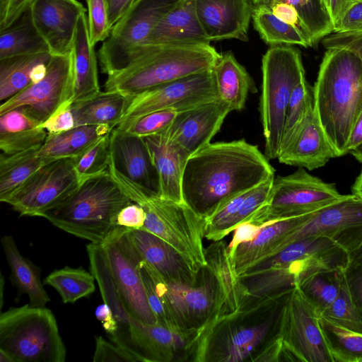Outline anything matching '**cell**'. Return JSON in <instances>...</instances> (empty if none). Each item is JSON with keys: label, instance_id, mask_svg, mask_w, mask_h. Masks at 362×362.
I'll use <instances>...</instances> for the list:
<instances>
[{"label": "cell", "instance_id": "cell-1", "mask_svg": "<svg viewBox=\"0 0 362 362\" xmlns=\"http://www.w3.org/2000/svg\"><path fill=\"white\" fill-rule=\"evenodd\" d=\"M269 160L245 139L210 143L187 160L182 182L185 204L209 216L233 196L274 177Z\"/></svg>", "mask_w": 362, "mask_h": 362}, {"label": "cell", "instance_id": "cell-2", "mask_svg": "<svg viewBox=\"0 0 362 362\" xmlns=\"http://www.w3.org/2000/svg\"><path fill=\"white\" fill-rule=\"evenodd\" d=\"M291 290L249 296L238 310L221 317L199 338L193 361H252L276 336L282 307Z\"/></svg>", "mask_w": 362, "mask_h": 362}, {"label": "cell", "instance_id": "cell-3", "mask_svg": "<svg viewBox=\"0 0 362 362\" xmlns=\"http://www.w3.org/2000/svg\"><path fill=\"white\" fill-rule=\"evenodd\" d=\"M313 107L337 157L348 153L351 132L362 112V61L356 54L327 49L313 88Z\"/></svg>", "mask_w": 362, "mask_h": 362}, {"label": "cell", "instance_id": "cell-4", "mask_svg": "<svg viewBox=\"0 0 362 362\" xmlns=\"http://www.w3.org/2000/svg\"><path fill=\"white\" fill-rule=\"evenodd\" d=\"M221 55L211 45L146 44L123 69L107 76L105 90L132 98L153 87L211 70Z\"/></svg>", "mask_w": 362, "mask_h": 362}, {"label": "cell", "instance_id": "cell-5", "mask_svg": "<svg viewBox=\"0 0 362 362\" xmlns=\"http://www.w3.org/2000/svg\"><path fill=\"white\" fill-rule=\"evenodd\" d=\"M131 202L108 170L80 184L42 217L69 234L101 244L116 227L117 214Z\"/></svg>", "mask_w": 362, "mask_h": 362}, {"label": "cell", "instance_id": "cell-6", "mask_svg": "<svg viewBox=\"0 0 362 362\" xmlns=\"http://www.w3.org/2000/svg\"><path fill=\"white\" fill-rule=\"evenodd\" d=\"M109 172L124 194L144 208L146 220L141 230L157 235L173 246L196 272L206 264L203 245L205 217L186 204L161 198L158 193L122 175L112 165Z\"/></svg>", "mask_w": 362, "mask_h": 362}, {"label": "cell", "instance_id": "cell-7", "mask_svg": "<svg viewBox=\"0 0 362 362\" xmlns=\"http://www.w3.org/2000/svg\"><path fill=\"white\" fill-rule=\"evenodd\" d=\"M262 76L259 110L264 155L272 160L279 156L292 92L305 78L299 51L291 45L271 46L262 57Z\"/></svg>", "mask_w": 362, "mask_h": 362}, {"label": "cell", "instance_id": "cell-8", "mask_svg": "<svg viewBox=\"0 0 362 362\" xmlns=\"http://www.w3.org/2000/svg\"><path fill=\"white\" fill-rule=\"evenodd\" d=\"M0 350L12 362H64L66 356L52 310L29 304L1 313Z\"/></svg>", "mask_w": 362, "mask_h": 362}, {"label": "cell", "instance_id": "cell-9", "mask_svg": "<svg viewBox=\"0 0 362 362\" xmlns=\"http://www.w3.org/2000/svg\"><path fill=\"white\" fill-rule=\"evenodd\" d=\"M344 197L334 185L309 174L303 168L274 177L269 199L248 221L260 226L318 211Z\"/></svg>", "mask_w": 362, "mask_h": 362}, {"label": "cell", "instance_id": "cell-10", "mask_svg": "<svg viewBox=\"0 0 362 362\" xmlns=\"http://www.w3.org/2000/svg\"><path fill=\"white\" fill-rule=\"evenodd\" d=\"M183 1L136 0L98 49L102 71L109 76L123 69L161 20Z\"/></svg>", "mask_w": 362, "mask_h": 362}, {"label": "cell", "instance_id": "cell-11", "mask_svg": "<svg viewBox=\"0 0 362 362\" xmlns=\"http://www.w3.org/2000/svg\"><path fill=\"white\" fill-rule=\"evenodd\" d=\"M320 316L299 286L287 294L277 336L289 361L333 362L320 327Z\"/></svg>", "mask_w": 362, "mask_h": 362}, {"label": "cell", "instance_id": "cell-12", "mask_svg": "<svg viewBox=\"0 0 362 362\" xmlns=\"http://www.w3.org/2000/svg\"><path fill=\"white\" fill-rule=\"evenodd\" d=\"M116 226L101 243L114 285L127 310L146 323H157L146 296L141 272L143 260L129 230Z\"/></svg>", "mask_w": 362, "mask_h": 362}, {"label": "cell", "instance_id": "cell-13", "mask_svg": "<svg viewBox=\"0 0 362 362\" xmlns=\"http://www.w3.org/2000/svg\"><path fill=\"white\" fill-rule=\"evenodd\" d=\"M78 185L74 158L52 160L33 173L5 203L21 216L42 217Z\"/></svg>", "mask_w": 362, "mask_h": 362}, {"label": "cell", "instance_id": "cell-14", "mask_svg": "<svg viewBox=\"0 0 362 362\" xmlns=\"http://www.w3.org/2000/svg\"><path fill=\"white\" fill-rule=\"evenodd\" d=\"M218 98L211 69L153 87L136 95L132 98L121 122L162 110L187 111Z\"/></svg>", "mask_w": 362, "mask_h": 362}, {"label": "cell", "instance_id": "cell-15", "mask_svg": "<svg viewBox=\"0 0 362 362\" xmlns=\"http://www.w3.org/2000/svg\"><path fill=\"white\" fill-rule=\"evenodd\" d=\"M74 94V73L71 52L52 55L45 77L1 103L0 115L23 107L42 123Z\"/></svg>", "mask_w": 362, "mask_h": 362}, {"label": "cell", "instance_id": "cell-16", "mask_svg": "<svg viewBox=\"0 0 362 362\" xmlns=\"http://www.w3.org/2000/svg\"><path fill=\"white\" fill-rule=\"evenodd\" d=\"M310 236L331 238L349 254L362 243V199L353 194H346L315 211L286 237L281 250L296 240Z\"/></svg>", "mask_w": 362, "mask_h": 362}, {"label": "cell", "instance_id": "cell-17", "mask_svg": "<svg viewBox=\"0 0 362 362\" xmlns=\"http://www.w3.org/2000/svg\"><path fill=\"white\" fill-rule=\"evenodd\" d=\"M29 8L51 54L70 53L78 21L86 12L83 5L77 0H34Z\"/></svg>", "mask_w": 362, "mask_h": 362}, {"label": "cell", "instance_id": "cell-18", "mask_svg": "<svg viewBox=\"0 0 362 362\" xmlns=\"http://www.w3.org/2000/svg\"><path fill=\"white\" fill-rule=\"evenodd\" d=\"M230 112L218 98L182 112L164 132L173 144L190 156L211 143Z\"/></svg>", "mask_w": 362, "mask_h": 362}, {"label": "cell", "instance_id": "cell-19", "mask_svg": "<svg viewBox=\"0 0 362 362\" xmlns=\"http://www.w3.org/2000/svg\"><path fill=\"white\" fill-rule=\"evenodd\" d=\"M337 157L314 111L310 110L305 119L279 149L280 163L309 170L324 166Z\"/></svg>", "mask_w": 362, "mask_h": 362}, {"label": "cell", "instance_id": "cell-20", "mask_svg": "<svg viewBox=\"0 0 362 362\" xmlns=\"http://www.w3.org/2000/svg\"><path fill=\"white\" fill-rule=\"evenodd\" d=\"M202 28L211 42L248 40L252 6L249 0H194Z\"/></svg>", "mask_w": 362, "mask_h": 362}, {"label": "cell", "instance_id": "cell-21", "mask_svg": "<svg viewBox=\"0 0 362 362\" xmlns=\"http://www.w3.org/2000/svg\"><path fill=\"white\" fill-rule=\"evenodd\" d=\"M110 165L139 185L158 193L157 171L142 137L115 127L110 134Z\"/></svg>", "mask_w": 362, "mask_h": 362}, {"label": "cell", "instance_id": "cell-22", "mask_svg": "<svg viewBox=\"0 0 362 362\" xmlns=\"http://www.w3.org/2000/svg\"><path fill=\"white\" fill-rule=\"evenodd\" d=\"M129 237L144 261L165 280L194 284L198 272L173 246L157 235L144 230H129Z\"/></svg>", "mask_w": 362, "mask_h": 362}, {"label": "cell", "instance_id": "cell-23", "mask_svg": "<svg viewBox=\"0 0 362 362\" xmlns=\"http://www.w3.org/2000/svg\"><path fill=\"white\" fill-rule=\"evenodd\" d=\"M313 213L268 223L253 240L240 244L230 257L235 276L239 278L255 264L279 252L286 237Z\"/></svg>", "mask_w": 362, "mask_h": 362}, {"label": "cell", "instance_id": "cell-24", "mask_svg": "<svg viewBox=\"0 0 362 362\" xmlns=\"http://www.w3.org/2000/svg\"><path fill=\"white\" fill-rule=\"evenodd\" d=\"M142 138L158 173V195L169 201L185 204L182 182L184 168L189 156L173 144L164 131Z\"/></svg>", "mask_w": 362, "mask_h": 362}, {"label": "cell", "instance_id": "cell-25", "mask_svg": "<svg viewBox=\"0 0 362 362\" xmlns=\"http://www.w3.org/2000/svg\"><path fill=\"white\" fill-rule=\"evenodd\" d=\"M146 44L211 45L198 18L194 0H185L170 11L153 30Z\"/></svg>", "mask_w": 362, "mask_h": 362}, {"label": "cell", "instance_id": "cell-26", "mask_svg": "<svg viewBox=\"0 0 362 362\" xmlns=\"http://www.w3.org/2000/svg\"><path fill=\"white\" fill-rule=\"evenodd\" d=\"M42 122L24 107L0 115V148L6 155L39 149L48 135Z\"/></svg>", "mask_w": 362, "mask_h": 362}, {"label": "cell", "instance_id": "cell-27", "mask_svg": "<svg viewBox=\"0 0 362 362\" xmlns=\"http://www.w3.org/2000/svg\"><path fill=\"white\" fill-rule=\"evenodd\" d=\"M71 55L74 73L73 103L98 95L100 88L97 56L89 37L86 13L79 17L74 37Z\"/></svg>", "mask_w": 362, "mask_h": 362}, {"label": "cell", "instance_id": "cell-28", "mask_svg": "<svg viewBox=\"0 0 362 362\" xmlns=\"http://www.w3.org/2000/svg\"><path fill=\"white\" fill-rule=\"evenodd\" d=\"M1 243L10 269L9 279L17 289L16 301L26 294L30 306L45 307L51 299L43 287L40 268L21 255L12 235H4Z\"/></svg>", "mask_w": 362, "mask_h": 362}, {"label": "cell", "instance_id": "cell-29", "mask_svg": "<svg viewBox=\"0 0 362 362\" xmlns=\"http://www.w3.org/2000/svg\"><path fill=\"white\" fill-rule=\"evenodd\" d=\"M113 129L107 124L81 125L61 133L48 134L37 155L48 160L77 158Z\"/></svg>", "mask_w": 362, "mask_h": 362}, {"label": "cell", "instance_id": "cell-30", "mask_svg": "<svg viewBox=\"0 0 362 362\" xmlns=\"http://www.w3.org/2000/svg\"><path fill=\"white\" fill-rule=\"evenodd\" d=\"M218 98L228 105L231 111L242 110L249 92L255 86L252 78L235 59L232 52L221 54L213 68Z\"/></svg>", "mask_w": 362, "mask_h": 362}, {"label": "cell", "instance_id": "cell-31", "mask_svg": "<svg viewBox=\"0 0 362 362\" xmlns=\"http://www.w3.org/2000/svg\"><path fill=\"white\" fill-rule=\"evenodd\" d=\"M131 100L119 92L105 90L90 99L72 103L76 127L107 124L115 128L121 122Z\"/></svg>", "mask_w": 362, "mask_h": 362}, {"label": "cell", "instance_id": "cell-32", "mask_svg": "<svg viewBox=\"0 0 362 362\" xmlns=\"http://www.w3.org/2000/svg\"><path fill=\"white\" fill-rule=\"evenodd\" d=\"M45 52H49V47L33 23L30 8L0 30V59Z\"/></svg>", "mask_w": 362, "mask_h": 362}, {"label": "cell", "instance_id": "cell-33", "mask_svg": "<svg viewBox=\"0 0 362 362\" xmlns=\"http://www.w3.org/2000/svg\"><path fill=\"white\" fill-rule=\"evenodd\" d=\"M49 52L21 55L0 59V100L1 103L16 95L32 83L35 68L48 64Z\"/></svg>", "mask_w": 362, "mask_h": 362}, {"label": "cell", "instance_id": "cell-34", "mask_svg": "<svg viewBox=\"0 0 362 362\" xmlns=\"http://www.w3.org/2000/svg\"><path fill=\"white\" fill-rule=\"evenodd\" d=\"M38 149L15 154L0 156V201L6 202L9 197L33 173L52 160L37 155Z\"/></svg>", "mask_w": 362, "mask_h": 362}, {"label": "cell", "instance_id": "cell-35", "mask_svg": "<svg viewBox=\"0 0 362 362\" xmlns=\"http://www.w3.org/2000/svg\"><path fill=\"white\" fill-rule=\"evenodd\" d=\"M252 20L255 29L267 45L313 46L295 27L276 16L271 8H253Z\"/></svg>", "mask_w": 362, "mask_h": 362}, {"label": "cell", "instance_id": "cell-36", "mask_svg": "<svg viewBox=\"0 0 362 362\" xmlns=\"http://www.w3.org/2000/svg\"><path fill=\"white\" fill-rule=\"evenodd\" d=\"M95 281L93 274L83 267L66 266L51 272L43 284L53 287L64 303H74L92 295L95 290Z\"/></svg>", "mask_w": 362, "mask_h": 362}, {"label": "cell", "instance_id": "cell-37", "mask_svg": "<svg viewBox=\"0 0 362 362\" xmlns=\"http://www.w3.org/2000/svg\"><path fill=\"white\" fill-rule=\"evenodd\" d=\"M320 324L333 362H362V334L320 316Z\"/></svg>", "mask_w": 362, "mask_h": 362}, {"label": "cell", "instance_id": "cell-38", "mask_svg": "<svg viewBox=\"0 0 362 362\" xmlns=\"http://www.w3.org/2000/svg\"><path fill=\"white\" fill-rule=\"evenodd\" d=\"M345 269L315 274L298 286L320 313L337 298L344 279Z\"/></svg>", "mask_w": 362, "mask_h": 362}, {"label": "cell", "instance_id": "cell-39", "mask_svg": "<svg viewBox=\"0 0 362 362\" xmlns=\"http://www.w3.org/2000/svg\"><path fill=\"white\" fill-rule=\"evenodd\" d=\"M276 2L289 4L296 9L313 43L333 33V23L322 0H276Z\"/></svg>", "mask_w": 362, "mask_h": 362}, {"label": "cell", "instance_id": "cell-40", "mask_svg": "<svg viewBox=\"0 0 362 362\" xmlns=\"http://www.w3.org/2000/svg\"><path fill=\"white\" fill-rule=\"evenodd\" d=\"M110 134L74 158V169L79 185L90 177L108 171L111 161Z\"/></svg>", "mask_w": 362, "mask_h": 362}, {"label": "cell", "instance_id": "cell-41", "mask_svg": "<svg viewBox=\"0 0 362 362\" xmlns=\"http://www.w3.org/2000/svg\"><path fill=\"white\" fill-rule=\"evenodd\" d=\"M321 315L341 327L362 334V317L349 293L345 273L337 298L322 312Z\"/></svg>", "mask_w": 362, "mask_h": 362}, {"label": "cell", "instance_id": "cell-42", "mask_svg": "<svg viewBox=\"0 0 362 362\" xmlns=\"http://www.w3.org/2000/svg\"><path fill=\"white\" fill-rule=\"evenodd\" d=\"M313 107V98L304 78L295 87L290 98L280 147L287 141Z\"/></svg>", "mask_w": 362, "mask_h": 362}, {"label": "cell", "instance_id": "cell-43", "mask_svg": "<svg viewBox=\"0 0 362 362\" xmlns=\"http://www.w3.org/2000/svg\"><path fill=\"white\" fill-rule=\"evenodd\" d=\"M181 112L175 109L155 111L132 120L122 122L116 127L134 135L145 137L165 130Z\"/></svg>", "mask_w": 362, "mask_h": 362}, {"label": "cell", "instance_id": "cell-44", "mask_svg": "<svg viewBox=\"0 0 362 362\" xmlns=\"http://www.w3.org/2000/svg\"><path fill=\"white\" fill-rule=\"evenodd\" d=\"M88 7V25L90 42L95 47L110 35L107 8L105 0H86Z\"/></svg>", "mask_w": 362, "mask_h": 362}, {"label": "cell", "instance_id": "cell-45", "mask_svg": "<svg viewBox=\"0 0 362 362\" xmlns=\"http://www.w3.org/2000/svg\"><path fill=\"white\" fill-rule=\"evenodd\" d=\"M94 362H137L140 360L131 352L110 342L102 336L95 337Z\"/></svg>", "mask_w": 362, "mask_h": 362}, {"label": "cell", "instance_id": "cell-46", "mask_svg": "<svg viewBox=\"0 0 362 362\" xmlns=\"http://www.w3.org/2000/svg\"><path fill=\"white\" fill-rule=\"evenodd\" d=\"M322 43L327 49H344L351 51L362 61V31L331 33L323 38Z\"/></svg>", "mask_w": 362, "mask_h": 362}, {"label": "cell", "instance_id": "cell-47", "mask_svg": "<svg viewBox=\"0 0 362 362\" xmlns=\"http://www.w3.org/2000/svg\"><path fill=\"white\" fill-rule=\"evenodd\" d=\"M69 101L61 106L51 117L42 124L48 134L68 131L76 127V122Z\"/></svg>", "mask_w": 362, "mask_h": 362}, {"label": "cell", "instance_id": "cell-48", "mask_svg": "<svg viewBox=\"0 0 362 362\" xmlns=\"http://www.w3.org/2000/svg\"><path fill=\"white\" fill-rule=\"evenodd\" d=\"M360 31H362V0H353L334 25L333 33Z\"/></svg>", "mask_w": 362, "mask_h": 362}, {"label": "cell", "instance_id": "cell-49", "mask_svg": "<svg viewBox=\"0 0 362 362\" xmlns=\"http://www.w3.org/2000/svg\"><path fill=\"white\" fill-rule=\"evenodd\" d=\"M146 220L144 208L135 202L124 206L117 214L115 226L127 229H142Z\"/></svg>", "mask_w": 362, "mask_h": 362}, {"label": "cell", "instance_id": "cell-50", "mask_svg": "<svg viewBox=\"0 0 362 362\" xmlns=\"http://www.w3.org/2000/svg\"><path fill=\"white\" fill-rule=\"evenodd\" d=\"M34 0H0V30L11 25Z\"/></svg>", "mask_w": 362, "mask_h": 362}, {"label": "cell", "instance_id": "cell-51", "mask_svg": "<svg viewBox=\"0 0 362 362\" xmlns=\"http://www.w3.org/2000/svg\"><path fill=\"white\" fill-rule=\"evenodd\" d=\"M345 279L352 300L362 317V264H349Z\"/></svg>", "mask_w": 362, "mask_h": 362}, {"label": "cell", "instance_id": "cell-52", "mask_svg": "<svg viewBox=\"0 0 362 362\" xmlns=\"http://www.w3.org/2000/svg\"><path fill=\"white\" fill-rule=\"evenodd\" d=\"M271 10L276 16L295 27L308 41L314 44L308 30L293 6L284 2H276Z\"/></svg>", "mask_w": 362, "mask_h": 362}, {"label": "cell", "instance_id": "cell-53", "mask_svg": "<svg viewBox=\"0 0 362 362\" xmlns=\"http://www.w3.org/2000/svg\"><path fill=\"white\" fill-rule=\"evenodd\" d=\"M264 226L265 224L258 226L246 222L237 226L233 230L232 240L227 246L229 257L232 256L234 250L240 244L253 240Z\"/></svg>", "mask_w": 362, "mask_h": 362}, {"label": "cell", "instance_id": "cell-54", "mask_svg": "<svg viewBox=\"0 0 362 362\" xmlns=\"http://www.w3.org/2000/svg\"><path fill=\"white\" fill-rule=\"evenodd\" d=\"M135 1L136 0H105L109 24L111 30L129 11Z\"/></svg>", "mask_w": 362, "mask_h": 362}, {"label": "cell", "instance_id": "cell-55", "mask_svg": "<svg viewBox=\"0 0 362 362\" xmlns=\"http://www.w3.org/2000/svg\"><path fill=\"white\" fill-rule=\"evenodd\" d=\"M96 318L101 322L102 325L109 337L116 333L118 329V323L114 316L110 307L103 303L99 305L95 311Z\"/></svg>", "mask_w": 362, "mask_h": 362}, {"label": "cell", "instance_id": "cell-56", "mask_svg": "<svg viewBox=\"0 0 362 362\" xmlns=\"http://www.w3.org/2000/svg\"><path fill=\"white\" fill-rule=\"evenodd\" d=\"M333 26L339 21L353 0H322Z\"/></svg>", "mask_w": 362, "mask_h": 362}, {"label": "cell", "instance_id": "cell-57", "mask_svg": "<svg viewBox=\"0 0 362 362\" xmlns=\"http://www.w3.org/2000/svg\"><path fill=\"white\" fill-rule=\"evenodd\" d=\"M362 144V112L357 118L347 144V153Z\"/></svg>", "mask_w": 362, "mask_h": 362}, {"label": "cell", "instance_id": "cell-58", "mask_svg": "<svg viewBox=\"0 0 362 362\" xmlns=\"http://www.w3.org/2000/svg\"><path fill=\"white\" fill-rule=\"evenodd\" d=\"M349 264H362V243L349 253Z\"/></svg>", "mask_w": 362, "mask_h": 362}, {"label": "cell", "instance_id": "cell-59", "mask_svg": "<svg viewBox=\"0 0 362 362\" xmlns=\"http://www.w3.org/2000/svg\"><path fill=\"white\" fill-rule=\"evenodd\" d=\"M352 194L362 199V170L359 175L356 177L352 187Z\"/></svg>", "mask_w": 362, "mask_h": 362}, {"label": "cell", "instance_id": "cell-60", "mask_svg": "<svg viewBox=\"0 0 362 362\" xmlns=\"http://www.w3.org/2000/svg\"><path fill=\"white\" fill-rule=\"evenodd\" d=\"M252 8H269L275 4L276 0H249Z\"/></svg>", "mask_w": 362, "mask_h": 362}, {"label": "cell", "instance_id": "cell-61", "mask_svg": "<svg viewBox=\"0 0 362 362\" xmlns=\"http://www.w3.org/2000/svg\"><path fill=\"white\" fill-rule=\"evenodd\" d=\"M350 153L355 157L356 159L362 163V144L351 150Z\"/></svg>", "mask_w": 362, "mask_h": 362}, {"label": "cell", "instance_id": "cell-62", "mask_svg": "<svg viewBox=\"0 0 362 362\" xmlns=\"http://www.w3.org/2000/svg\"><path fill=\"white\" fill-rule=\"evenodd\" d=\"M0 362H12V360L6 353L0 350Z\"/></svg>", "mask_w": 362, "mask_h": 362}, {"label": "cell", "instance_id": "cell-63", "mask_svg": "<svg viewBox=\"0 0 362 362\" xmlns=\"http://www.w3.org/2000/svg\"><path fill=\"white\" fill-rule=\"evenodd\" d=\"M0 284H1V308H2L3 306V293H4V276L2 275V274H1V281H0Z\"/></svg>", "mask_w": 362, "mask_h": 362}]
</instances>
